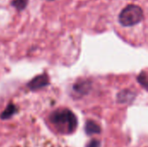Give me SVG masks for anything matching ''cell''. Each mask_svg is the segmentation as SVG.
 Wrapping results in <instances>:
<instances>
[{
	"mask_svg": "<svg viewBox=\"0 0 148 147\" xmlns=\"http://www.w3.org/2000/svg\"><path fill=\"white\" fill-rule=\"evenodd\" d=\"M8 147H69L60 139L47 136L36 135L22 139Z\"/></svg>",
	"mask_w": 148,
	"mask_h": 147,
	"instance_id": "obj_1",
	"label": "cell"
},
{
	"mask_svg": "<svg viewBox=\"0 0 148 147\" xmlns=\"http://www.w3.org/2000/svg\"><path fill=\"white\" fill-rule=\"evenodd\" d=\"M144 13L142 9L134 4H129L122 10L119 15V22L125 27L134 26L143 20Z\"/></svg>",
	"mask_w": 148,
	"mask_h": 147,
	"instance_id": "obj_2",
	"label": "cell"
},
{
	"mask_svg": "<svg viewBox=\"0 0 148 147\" xmlns=\"http://www.w3.org/2000/svg\"><path fill=\"white\" fill-rule=\"evenodd\" d=\"M51 120L59 128H62L65 131H71V129L76 125L75 115L69 110L56 111L52 114Z\"/></svg>",
	"mask_w": 148,
	"mask_h": 147,
	"instance_id": "obj_3",
	"label": "cell"
},
{
	"mask_svg": "<svg viewBox=\"0 0 148 147\" xmlns=\"http://www.w3.org/2000/svg\"><path fill=\"white\" fill-rule=\"evenodd\" d=\"M49 83V77L47 75H41L38 76H36L33 80H31V81H29L28 83V87L32 89H38L41 88L44 86H47Z\"/></svg>",
	"mask_w": 148,
	"mask_h": 147,
	"instance_id": "obj_4",
	"label": "cell"
},
{
	"mask_svg": "<svg viewBox=\"0 0 148 147\" xmlns=\"http://www.w3.org/2000/svg\"><path fill=\"white\" fill-rule=\"evenodd\" d=\"M90 86V82L88 80H81L75 85V89L76 90V92L86 93V91L89 89Z\"/></svg>",
	"mask_w": 148,
	"mask_h": 147,
	"instance_id": "obj_5",
	"label": "cell"
},
{
	"mask_svg": "<svg viewBox=\"0 0 148 147\" xmlns=\"http://www.w3.org/2000/svg\"><path fill=\"white\" fill-rule=\"evenodd\" d=\"M29 0H13L12 5L18 10H23L28 4Z\"/></svg>",
	"mask_w": 148,
	"mask_h": 147,
	"instance_id": "obj_6",
	"label": "cell"
},
{
	"mask_svg": "<svg viewBox=\"0 0 148 147\" xmlns=\"http://www.w3.org/2000/svg\"><path fill=\"white\" fill-rule=\"evenodd\" d=\"M138 81H140V84H142L145 88L147 87V72L146 71H144V72H142L140 75H139V77H138Z\"/></svg>",
	"mask_w": 148,
	"mask_h": 147,
	"instance_id": "obj_7",
	"label": "cell"
},
{
	"mask_svg": "<svg viewBox=\"0 0 148 147\" xmlns=\"http://www.w3.org/2000/svg\"><path fill=\"white\" fill-rule=\"evenodd\" d=\"M49 1H53V0H49Z\"/></svg>",
	"mask_w": 148,
	"mask_h": 147,
	"instance_id": "obj_8",
	"label": "cell"
}]
</instances>
